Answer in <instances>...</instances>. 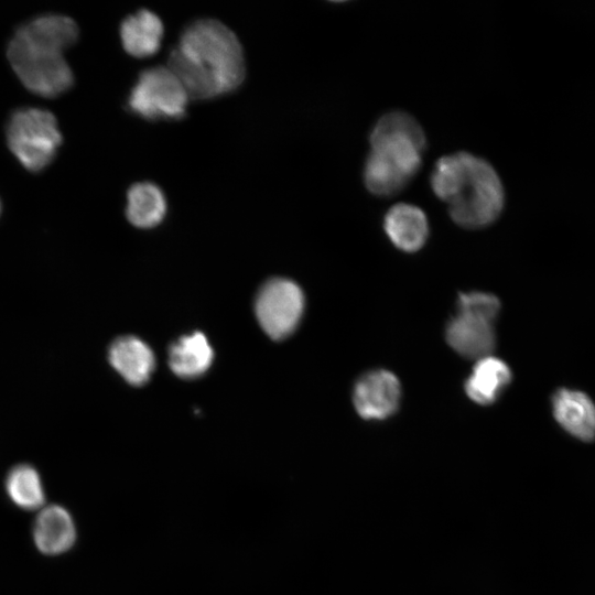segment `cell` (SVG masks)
<instances>
[{
    "instance_id": "1",
    "label": "cell",
    "mask_w": 595,
    "mask_h": 595,
    "mask_svg": "<svg viewBox=\"0 0 595 595\" xmlns=\"http://www.w3.org/2000/svg\"><path fill=\"white\" fill-rule=\"evenodd\" d=\"M166 66L190 100H209L237 90L246 78V60L237 35L223 22L205 18L188 24L171 48Z\"/></svg>"
},
{
    "instance_id": "2",
    "label": "cell",
    "mask_w": 595,
    "mask_h": 595,
    "mask_svg": "<svg viewBox=\"0 0 595 595\" xmlns=\"http://www.w3.org/2000/svg\"><path fill=\"white\" fill-rule=\"evenodd\" d=\"M78 39V26L68 17L46 14L18 29L7 55L21 80L32 93L56 97L68 90L74 76L63 53Z\"/></svg>"
},
{
    "instance_id": "3",
    "label": "cell",
    "mask_w": 595,
    "mask_h": 595,
    "mask_svg": "<svg viewBox=\"0 0 595 595\" xmlns=\"http://www.w3.org/2000/svg\"><path fill=\"white\" fill-rule=\"evenodd\" d=\"M431 186L448 204L451 218L463 228H484L504 208L505 193L497 172L486 160L468 152L440 158L431 175Z\"/></svg>"
},
{
    "instance_id": "4",
    "label": "cell",
    "mask_w": 595,
    "mask_h": 595,
    "mask_svg": "<svg viewBox=\"0 0 595 595\" xmlns=\"http://www.w3.org/2000/svg\"><path fill=\"white\" fill-rule=\"evenodd\" d=\"M369 142L371 149L364 169L367 190L377 196L397 194L422 164V127L409 113L388 112L374 126Z\"/></svg>"
},
{
    "instance_id": "5",
    "label": "cell",
    "mask_w": 595,
    "mask_h": 595,
    "mask_svg": "<svg viewBox=\"0 0 595 595\" xmlns=\"http://www.w3.org/2000/svg\"><path fill=\"white\" fill-rule=\"evenodd\" d=\"M8 145L19 162L37 172L54 159L62 134L54 115L40 108L17 110L7 127Z\"/></svg>"
},
{
    "instance_id": "6",
    "label": "cell",
    "mask_w": 595,
    "mask_h": 595,
    "mask_svg": "<svg viewBox=\"0 0 595 595\" xmlns=\"http://www.w3.org/2000/svg\"><path fill=\"white\" fill-rule=\"evenodd\" d=\"M190 97L166 66L159 65L140 72L127 100L130 111L149 120H177L186 115Z\"/></svg>"
},
{
    "instance_id": "7",
    "label": "cell",
    "mask_w": 595,
    "mask_h": 595,
    "mask_svg": "<svg viewBox=\"0 0 595 595\" xmlns=\"http://www.w3.org/2000/svg\"><path fill=\"white\" fill-rule=\"evenodd\" d=\"M304 296L298 284L285 279L266 283L258 293L256 314L263 331L272 338L288 336L298 325Z\"/></svg>"
},
{
    "instance_id": "8",
    "label": "cell",
    "mask_w": 595,
    "mask_h": 595,
    "mask_svg": "<svg viewBox=\"0 0 595 595\" xmlns=\"http://www.w3.org/2000/svg\"><path fill=\"white\" fill-rule=\"evenodd\" d=\"M401 386L390 371L378 369L363 375L355 385L353 401L358 414L367 420H382L396 412Z\"/></svg>"
},
{
    "instance_id": "9",
    "label": "cell",
    "mask_w": 595,
    "mask_h": 595,
    "mask_svg": "<svg viewBox=\"0 0 595 595\" xmlns=\"http://www.w3.org/2000/svg\"><path fill=\"white\" fill-rule=\"evenodd\" d=\"M494 322L458 313L446 326V340L458 354L480 359L490 356L495 347Z\"/></svg>"
},
{
    "instance_id": "10",
    "label": "cell",
    "mask_w": 595,
    "mask_h": 595,
    "mask_svg": "<svg viewBox=\"0 0 595 595\" xmlns=\"http://www.w3.org/2000/svg\"><path fill=\"white\" fill-rule=\"evenodd\" d=\"M552 410L567 433L586 442L595 439V404L584 392L558 390L552 397Z\"/></svg>"
},
{
    "instance_id": "11",
    "label": "cell",
    "mask_w": 595,
    "mask_h": 595,
    "mask_svg": "<svg viewBox=\"0 0 595 595\" xmlns=\"http://www.w3.org/2000/svg\"><path fill=\"white\" fill-rule=\"evenodd\" d=\"M33 540L44 554L58 555L69 550L76 540V527L71 513L60 505L43 508L33 526Z\"/></svg>"
},
{
    "instance_id": "12",
    "label": "cell",
    "mask_w": 595,
    "mask_h": 595,
    "mask_svg": "<svg viewBox=\"0 0 595 595\" xmlns=\"http://www.w3.org/2000/svg\"><path fill=\"white\" fill-rule=\"evenodd\" d=\"M383 228L391 242L407 252L421 249L429 236L424 212L412 204L399 203L385 215Z\"/></svg>"
},
{
    "instance_id": "13",
    "label": "cell",
    "mask_w": 595,
    "mask_h": 595,
    "mask_svg": "<svg viewBox=\"0 0 595 595\" xmlns=\"http://www.w3.org/2000/svg\"><path fill=\"white\" fill-rule=\"evenodd\" d=\"M164 25L154 12L141 9L128 15L120 25V39L123 50L136 58L155 55L162 44Z\"/></svg>"
},
{
    "instance_id": "14",
    "label": "cell",
    "mask_w": 595,
    "mask_h": 595,
    "mask_svg": "<svg viewBox=\"0 0 595 595\" xmlns=\"http://www.w3.org/2000/svg\"><path fill=\"white\" fill-rule=\"evenodd\" d=\"M108 358L115 370L136 386L144 383L154 367L152 350L134 336L117 338L109 347Z\"/></svg>"
},
{
    "instance_id": "15",
    "label": "cell",
    "mask_w": 595,
    "mask_h": 595,
    "mask_svg": "<svg viewBox=\"0 0 595 595\" xmlns=\"http://www.w3.org/2000/svg\"><path fill=\"white\" fill-rule=\"evenodd\" d=\"M511 381L508 365L494 356L480 358L465 382V391L474 402L488 405L494 403Z\"/></svg>"
},
{
    "instance_id": "16",
    "label": "cell",
    "mask_w": 595,
    "mask_h": 595,
    "mask_svg": "<svg viewBox=\"0 0 595 595\" xmlns=\"http://www.w3.org/2000/svg\"><path fill=\"white\" fill-rule=\"evenodd\" d=\"M167 202L155 183L144 181L132 184L127 192L126 216L138 228L158 226L165 217Z\"/></svg>"
},
{
    "instance_id": "17",
    "label": "cell",
    "mask_w": 595,
    "mask_h": 595,
    "mask_svg": "<svg viewBox=\"0 0 595 595\" xmlns=\"http://www.w3.org/2000/svg\"><path fill=\"white\" fill-rule=\"evenodd\" d=\"M213 360V349L202 333H193L174 343L169 353V364L182 378H195L204 374Z\"/></svg>"
},
{
    "instance_id": "18",
    "label": "cell",
    "mask_w": 595,
    "mask_h": 595,
    "mask_svg": "<svg viewBox=\"0 0 595 595\" xmlns=\"http://www.w3.org/2000/svg\"><path fill=\"white\" fill-rule=\"evenodd\" d=\"M6 490L10 500L23 510L39 509L45 501L40 474L28 464H20L10 469L6 478Z\"/></svg>"
},
{
    "instance_id": "19",
    "label": "cell",
    "mask_w": 595,
    "mask_h": 595,
    "mask_svg": "<svg viewBox=\"0 0 595 595\" xmlns=\"http://www.w3.org/2000/svg\"><path fill=\"white\" fill-rule=\"evenodd\" d=\"M500 310L498 299L489 293L469 292L459 294L457 312L494 322Z\"/></svg>"
},
{
    "instance_id": "20",
    "label": "cell",
    "mask_w": 595,
    "mask_h": 595,
    "mask_svg": "<svg viewBox=\"0 0 595 595\" xmlns=\"http://www.w3.org/2000/svg\"><path fill=\"white\" fill-rule=\"evenodd\" d=\"M0 210H1V204H0Z\"/></svg>"
}]
</instances>
